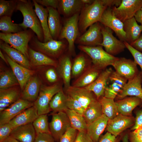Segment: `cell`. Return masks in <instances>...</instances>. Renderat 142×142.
<instances>
[{
  "instance_id": "obj_1",
  "label": "cell",
  "mask_w": 142,
  "mask_h": 142,
  "mask_svg": "<svg viewBox=\"0 0 142 142\" xmlns=\"http://www.w3.org/2000/svg\"><path fill=\"white\" fill-rule=\"evenodd\" d=\"M33 5L30 0H18L16 10L21 12L23 18V22L19 25L23 29L29 28L36 34L40 41L43 42L42 29Z\"/></svg>"
},
{
  "instance_id": "obj_2",
  "label": "cell",
  "mask_w": 142,
  "mask_h": 142,
  "mask_svg": "<svg viewBox=\"0 0 142 142\" xmlns=\"http://www.w3.org/2000/svg\"><path fill=\"white\" fill-rule=\"evenodd\" d=\"M108 7L102 0H94L90 4H84L79 17L78 26L80 36L90 26L99 22L103 13Z\"/></svg>"
},
{
  "instance_id": "obj_3",
  "label": "cell",
  "mask_w": 142,
  "mask_h": 142,
  "mask_svg": "<svg viewBox=\"0 0 142 142\" xmlns=\"http://www.w3.org/2000/svg\"><path fill=\"white\" fill-rule=\"evenodd\" d=\"M79 14L62 19L63 26L58 39L67 40L68 43V52L71 56L75 55L74 44L77 38L80 36L78 26Z\"/></svg>"
},
{
  "instance_id": "obj_4",
  "label": "cell",
  "mask_w": 142,
  "mask_h": 142,
  "mask_svg": "<svg viewBox=\"0 0 142 142\" xmlns=\"http://www.w3.org/2000/svg\"><path fill=\"white\" fill-rule=\"evenodd\" d=\"M78 48L90 57L94 66L102 70L109 66H112L118 58L108 53L100 45L89 47L78 45Z\"/></svg>"
},
{
  "instance_id": "obj_5",
  "label": "cell",
  "mask_w": 142,
  "mask_h": 142,
  "mask_svg": "<svg viewBox=\"0 0 142 142\" xmlns=\"http://www.w3.org/2000/svg\"><path fill=\"white\" fill-rule=\"evenodd\" d=\"M34 35L32 31L24 29L12 33H0V40L22 53L28 58V43Z\"/></svg>"
},
{
  "instance_id": "obj_6",
  "label": "cell",
  "mask_w": 142,
  "mask_h": 142,
  "mask_svg": "<svg viewBox=\"0 0 142 142\" xmlns=\"http://www.w3.org/2000/svg\"><path fill=\"white\" fill-rule=\"evenodd\" d=\"M39 51L51 58H60L68 50L67 40L53 39L46 42L40 41L34 35L30 42Z\"/></svg>"
},
{
  "instance_id": "obj_7",
  "label": "cell",
  "mask_w": 142,
  "mask_h": 142,
  "mask_svg": "<svg viewBox=\"0 0 142 142\" xmlns=\"http://www.w3.org/2000/svg\"><path fill=\"white\" fill-rule=\"evenodd\" d=\"M62 89L59 84L49 86H42L40 87L38 98L34 102L39 115L47 114L50 111L49 104L54 95Z\"/></svg>"
},
{
  "instance_id": "obj_8",
  "label": "cell",
  "mask_w": 142,
  "mask_h": 142,
  "mask_svg": "<svg viewBox=\"0 0 142 142\" xmlns=\"http://www.w3.org/2000/svg\"><path fill=\"white\" fill-rule=\"evenodd\" d=\"M49 125L51 134L57 142H59L62 136L71 127L69 118L64 111L53 113Z\"/></svg>"
},
{
  "instance_id": "obj_9",
  "label": "cell",
  "mask_w": 142,
  "mask_h": 142,
  "mask_svg": "<svg viewBox=\"0 0 142 142\" xmlns=\"http://www.w3.org/2000/svg\"><path fill=\"white\" fill-rule=\"evenodd\" d=\"M103 41L101 24L98 22L90 26L88 30L79 36L75 43L78 45L95 47L100 45Z\"/></svg>"
},
{
  "instance_id": "obj_10",
  "label": "cell",
  "mask_w": 142,
  "mask_h": 142,
  "mask_svg": "<svg viewBox=\"0 0 142 142\" xmlns=\"http://www.w3.org/2000/svg\"><path fill=\"white\" fill-rule=\"evenodd\" d=\"M142 7V0H122L118 7L112 9L114 15L123 23L133 17Z\"/></svg>"
},
{
  "instance_id": "obj_11",
  "label": "cell",
  "mask_w": 142,
  "mask_h": 142,
  "mask_svg": "<svg viewBox=\"0 0 142 142\" xmlns=\"http://www.w3.org/2000/svg\"><path fill=\"white\" fill-rule=\"evenodd\" d=\"M101 31L103 41L100 45L107 52L114 56L124 51L126 47L124 42L114 36L111 29L101 24Z\"/></svg>"
},
{
  "instance_id": "obj_12",
  "label": "cell",
  "mask_w": 142,
  "mask_h": 142,
  "mask_svg": "<svg viewBox=\"0 0 142 142\" xmlns=\"http://www.w3.org/2000/svg\"><path fill=\"white\" fill-rule=\"evenodd\" d=\"M99 22L113 31L120 40L126 42L123 23L114 15L110 7H108L104 10Z\"/></svg>"
},
{
  "instance_id": "obj_13",
  "label": "cell",
  "mask_w": 142,
  "mask_h": 142,
  "mask_svg": "<svg viewBox=\"0 0 142 142\" xmlns=\"http://www.w3.org/2000/svg\"><path fill=\"white\" fill-rule=\"evenodd\" d=\"M34 105V102L20 98L0 112V125L8 123L14 118L26 109Z\"/></svg>"
},
{
  "instance_id": "obj_14",
  "label": "cell",
  "mask_w": 142,
  "mask_h": 142,
  "mask_svg": "<svg viewBox=\"0 0 142 142\" xmlns=\"http://www.w3.org/2000/svg\"><path fill=\"white\" fill-rule=\"evenodd\" d=\"M112 66L116 72L128 81L133 78L139 72L134 60L124 57L118 58Z\"/></svg>"
},
{
  "instance_id": "obj_15",
  "label": "cell",
  "mask_w": 142,
  "mask_h": 142,
  "mask_svg": "<svg viewBox=\"0 0 142 142\" xmlns=\"http://www.w3.org/2000/svg\"><path fill=\"white\" fill-rule=\"evenodd\" d=\"M135 118L119 114L112 119H109L106 129L107 132L116 137L124 130L134 124Z\"/></svg>"
},
{
  "instance_id": "obj_16",
  "label": "cell",
  "mask_w": 142,
  "mask_h": 142,
  "mask_svg": "<svg viewBox=\"0 0 142 142\" xmlns=\"http://www.w3.org/2000/svg\"><path fill=\"white\" fill-rule=\"evenodd\" d=\"M127 81L124 78L113 71L107 81L104 96L114 99L121 92Z\"/></svg>"
},
{
  "instance_id": "obj_17",
  "label": "cell",
  "mask_w": 142,
  "mask_h": 142,
  "mask_svg": "<svg viewBox=\"0 0 142 142\" xmlns=\"http://www.w3.org/2000/svg\"><path fill=\"white\" fill-rule=\"evenodd\" d=\"M64 90L67 95L78 101L85 109L91 103L97 100L94 94L84 87L71 85Z\"/></svg>"
},
{
  "instance_id": "obj_18",
  "label": "cell",
  "mask_w": 142,
  "mask_h": 142,
  "mask_svg": "<svg viewBox=\"0 0 142 142\" xmlns=\"http://www.w3.org/2000/svg\"><path fill=\"white\" fill-rule=\"evenodd\" d=\"M142 75L141 72L133 79L128 81L121 92L117 96L120 99L128 96L137 97L141 99L142 107Z\"/></svg>"
},
{
  "instance_id": "obj_19",
  "label": "cell",
  "mask_w": 142,
  "mask_h": 142,
  "mask_svg": "<svg viewBox=\"0 0 142 142\" xmlns=\"http://www.w3.org/2000/svg\"><path fill=\"white\" fill-rule=\"evenodd\" d=\"M71 56L68 52L63 54L59 58L57 67L58 74L63 80L64 89L71 86L72 66Z\"/></svg>"
},
{
  "instance_id": "obj_20",
  "label": "cell",
  "mask_w": 142,
  "mask_h": 142,
  "mask_svg": "<svg viewBox=\"0 0 142 142\" xmlns=\"http://www.w3.org/2000/svg\"><path fill=\"white\" fill-rule=\"evenodd\" d=\"M113 70L111 68H106L103 70L97 79L92 83L85 87L92 92L97 99L104 96L108 80Z\"/></svg>"
},
{
  "instance_id": "obj_21",
  "label": "cell",
  "mask_w": 142,
  "mask_h": 142,
  "mask_svg": "<svg viewBox=\"0 0 142 142\" xmlns=\"http://www.w3.org/2000/svg\"><path fill=\"white\" fill-rule=\"evenodd\" d=\"M4 55L18 82L21 89L23 90L33 74V71L15 62L6 54Z\"/></svg>"
},
{
  "instance_id": "obj_22",
  "label": "cell",
  "mask_w": 142,
  "mask_h": 142,
  "mask_svg": "<svg viewBox=\"0 0 142 142\" xmlns=\"http://www.w3.org/2000/svg\"><path fill=\"white\" fill-rule=\"evenodd\" d=\"M84 5L82 0H59L57 9L64 18H67L80 13Z\"/></svg>"
},
{
  "instance_id": "obj_23",
  "label": "cell",
  "mask_w": 142,
  "mask_h": 142,
  "mask_svg": "<svg viewBox=\"0 0 142 142\" xmlns=\"http://www.w3.org/2000/svg\"><path fill=\"white\" fill-rule=\"evenodd\" d=\"M36 134L32 123L13 129L9 136L21 142H34Z\"/></svg>"
},
{
  "instance_id": "obj_24",
  "label": "cell",
  "mask_w": 142,
  "mask_h": 142,
  "mask_svg": "<svg viewBox=\"0 0 142 142\" xmlns=\"http://www.w3.org/2000/svg\"><path fill=\"white\" fill-rule=\"evenodd\" d=\"M102 71L92 64L74 81L71 86L77 87H86L94 82Z\"/></svg>"
},
{
  "instance_id": "obj_25",
  "label": "cell",
  "mask_w": 142,
  "mask_h": 142,
  "mask_svg": "<svg viewBox=\"0 0 142 142\" xmlns=\"http://www.w3.org/2000/svg\"><path fill=\"white\" fill-rule=\"evenodd\" d=\"M46 8L48 12V23L51 35L53 39L57 40L62 27V20L57 9Z\"/></svg>"
},
{
  "instance_id": "obj_26",
  "label": "cell",
  "mask_w": 142,
  "mask_h": 142,
  "mask_svg": "<svg viewBox=\"0 0 142 142\" xmlns=\"http://www.w3.org/2000/svg\"><path fill=\"white\" fill-rule=\"evenodd\" d=\"M38 116L36 109L33 106L22 112L8 123L13 129L20 126L32 123Z\"/></svg>"
},
{
  "instance_id": "obj_27",
  "label": "cell",
  "mask_w": 142,
  "mask_h": 142,
  "mask_svg": "<svg viewBox=\"0 0 142 142\" xmlns=\"http://www.w3.org/2000/svg\"><path fill=\"white\" fill-rule=\"evenodd\" d=\"M92 64L90 57L81 51L75 57L72 63L71 77L77 78Z\"/></svg>"
},
{
  "instance_id": "obj_28",
  "label": "cell",
  "mask_w": 142,
  "mask_h": 142,
  "mask_svg": "<svg viewBox=\"0 0 142 142\" xmlns=\"http://www.w3.org/2000/svg\"><path fill=\"white\" fill-rule=\"evenodd\" d=\"M34 10L39 20L44 35L43 42H46L53 39L49 28L48 23V12L46 8L38 3L35 0L32 1Z\"/></svg>"
},
{
  "instance_id": "obj_29",
  "label": "cell",
  "mask_w": 142,
  "mask_h": 142,
  "mask_svg": "<svg viewBox=\"0 0 142 142\" xmlns=\"http://www.w3.org/2000/svg\"><path fill=\"white\" fill-rule=\"evenodd\" d=\"M108 118L105 115L88 125L87 131L93 142H98L99 137L106 128Z\"/></svg>"
},
{
  "instance_id": "obj_30",
  "label": "cell",
  "mask_w": 142,
  "mask_h": 142,
  "mask_svg": "<svg viewBox=\"0 0 142 142\" xmlns=\"http://www.w3.org/2000/svg\"><path fill=\"white\" fill-rule=\"evenodd\" d=\"M0 48L13 61L27 69L30 68L28 58L22 53L1 40Z\"/></svg>"
},
{
  "instance_id": "obj_31",
  "label": "cell",
  "mask_w": 142,
  "mask_h": 142,
  "mask_svg": "<svg viewBox=\"0 0 142 142\" xmlns=\"http://www.w3.org/2000/svg\"><path fill=\"white\" fill-rule=\"evenodd\" d=\"M120 114L127 116H132L133 110L137 106L140 107L142 101L139 98L134 96L124 98L115 102Z\"/></svg>"
},
{
  "instance_id": "obj_32",
  "label": "cell",
  "mask_w": 142,
  "mask_h": 142,
  "mask_svg": "<svg viewBox=\"0 0 142 142\" xmlns=\"http://www.w3.org/2000/svg\"><path fill=\"white\" fill-rule=\"evenodd\" d=\"M123 29L126 37V42L130 44L138 39L142 32V26L138 24L133 17L125 21Z\"/></svg>"
},
{
  "instance_id": "obj_33",
  "label": "cell",
  "mask_w": 142,
  "mask_h": 142,
  "mask_svg": "<svg viewBox=\"0 0 142 142\" xmlns=\"http://www.w3.org/2000/svg\"><path fill=\"white\" fill-rule=\"evenodd\" d=\"M38 79L31 77L26 83L21 94L22 98L34 102L37 99L40 87Z\"/></svg>"
},
{
  "instance_id": "obj_34",
  "label": "cell",
  "mask_w": 142,
  "mask_h": 142,
  "mask_svg": "<svg viewBox=\"0 0 142 142\" xmlns=\"http://www.w3.org/2000/svg\"><path fill=\"white\" fill-rule=\"evenodd\" d=\"M20 95L19 91L16 88L0 89V112L20 99Z\"/></svg>"
},
{
  "instance_id": "obj_35",
  "label": "cell",
  "mask_w": 142,
  "mask_h": 142,
  "mask_svg": "<svg viewBox=\"0 0 142 142\" xmlns=\"http://www.w3.org/2000/svg\"><path fill=\"white\" fill-rule=\"evenodd\" d=\"M103 114L101 104L99 100L97 99L88 106L85 109L83 116L88 125Z\"/></svg>"
},
{
  "instance_id": "obj_36",
  "label": "cell",
  "mask_w": 142,
  "mask_h": 142,
  "mask_svg": "<svg viewBox=\"0 0 142 142\" xmlns=\"http://www.w3.org/2000/svg\"><path fill=\"white\" fill-rule=\"evenodd\" d=\"M28 54L31 62L34 65H50L57 67V63L55 60L31 48H28Z\"/></svg>"
},
{
  "instance_id": "obj_37",
  "label": "cell",
  "mask_w": 142,
  "mask_h": 142,
  "mask_svg": "<svg viewBox=\"0 0 142 142\" xmlns=\"http://www.w3.org/2000/svg\"><path fill=\"white\" fill-rule=\"evenodd\" d=\"M67 96L63 89L52 98L49 104L50 110L53 113L64 111L68 109L67 106Z\"/></svg>"
},
{
  "instance_id": "obj_38",
  "label": "cell",
  "mask_w": 142,
  "mask_h": 142,
  "mask_svg": "<svg viewBox=\"0 0 142 142\" xmlns=\"http://www.w3.org/2000/svg\"><path fill=\"white\" fill-rule=\"evenodd\" d=\"M101 104L103 114L110 119L120 113L114 99L103 96L99 99Z\"/></svg>"
},
{
  "instance_id": "obj_39",
  "label": "cell",
  "mask_w": 142,
  "mask_h": 142,
  "mask_svg": "<svg viewBox=\"0 0 142 142\" xmlns=\"http://www.w3.org/2000/svg\"><path fill=\"white\" fill-rule=\"evenodd\" d=\"M65 112L69 118L72 127L78 131L87 130L88 125L82 115L68 109Z\"/></svg>"
},
{
  "instance_id": "obj_40",
  "label": "cell",
  "mask_w": 142,
  "mask_h": 142,
  "mask_svg": "<svg viewBox=\"0 0 142 142\" xmlns=\"http://www.w3.org/2000/svg\"><path fill=\"white\" fill-rule=\"evenodd\" d=\"M23 30L19 24L13 23L11 17H1L0 18V30L4 33H12L18 32Z\"/></svg>"
},
{
  "instance_id": "obj_41",
  "label": "cell",
  "mask_w": 142,
  "mask_h": 142,
  "mask_svg": "<svg viewBox=\"0 0 142 142\" xmlns=\"http://www.w3.org/2000/svg\"><path fill=\"white\" fill-rule=\"evenodd\" d=\"M18 84V82L12 71H6L1 73L0 89H8Z\"/></svg>"
},
{
  "instance_id": "obj_42",
  "label": "cell",
  "mask_w": 142,
  "mask_h": 142,
  "mask_svg": "<svg viewBox=\"0 0 142 142\" xmlns=\"http://www.w3.org/2000/svg\"><path fill=\"white\" fill-rule=\"evenodd\" d=\"M48 120L47 114H42L39 115L32 123L36 134L43 133L51 134Z\"/></svg>"
},
{
  "instance_id": "obj_43",
  "label": "cell",
  "mask_w": 142,
  "mask_h": 142,
  "mask_svg": "<svg viewBox=\"0 0 142 142\" xmlns=\"http://www.w3.org/2000/svg\"><path fill=\"white\" fill-rule=\"evenodd\" d=\"M18 0H0V17H11L14 11L16 10Z\"/></svg>"
},
{
  "instance_id": "obj_44",
  "label": "cell",
  "mask_w": 142,
  "mask_h": 142,
  "mask_svg": "<svg viewBox=\"0 0 142 142\" xmlns=\"http://www.w3.org/2000/svg\"><path fill=\"white\" fill-rule=\"evenodd\" d=\"M126 48L131 53L134 59V61L139 65L141 69V73L142 76V53L133 47L126 42H124ZM142 83V77L141 79Z\"/></svg>"
},
{
  "instance_id": "obj_45",
  "label": "cell",
  "mask_w": 142,
  "mask_h": 142,
  "mask_svg": "<svg viewBox=\"0 0 142 142\" xmlns=\"http://www.w3.org/2000/svg\"><path fill=\"white\" fill-rule=\"evenodd\" d=\"M67 96L68 109L73 110L83 115L85 108L78 101L68 96Z\"/></svg>"
},
{
  "instance_id": "obj_46",
  "label": "cell",
  "mask_w": 142,
  "mask_h": 142,
  "mask_svg": "<svg viewBox=\"0 0 142 142\" xmlns=\"http://www.w3.org/2000/svg\"><path fill=\"white\" fill-rule=\"evenodd\" d=\"M78 132L71 127H70L62 136L59 142H74Z\"/></svg>"
},
{
  "instance_id": "obj_47",
  "label": "cell",
  "mask_w": 142,
  "mask_h": 142,
  "mask_svg": "<svg viewBox=\"0 0 142 142\" xmlns=\"http://www.w3.org/2000/svg\"><path fill=\"white\" fill-rule=\"evenodd\" d=\"M12 130L8 123L0 125V142H2L9 136Z\"/></svg>"
},
{
  "instance_id": "obj_48",
  "label": "cell",
  "mask_w": 142,
  "mask_h": 142,
  "mask_svg": "<svg viewBox=\"0 0 142 142\" xmlns=\"http://www.w3.org/2000/svg\"><path fill=\"white\" fill-rule=\"evenodd\" d=\"M130 142H142V129L133 130L128 134Z\"/></svg>"
},
{
  "instance_id": "obj_49",
  "label": "cell",
  "mask_w": 142,
  "mask_h": 142,
  "mask_svg": "<svg viewBox=\"0 0 142 142\" xmlns=\"http://www.w3.org/2000/svg\"><path fill=\"white\" fill-rule=\"evenodd\" d=\"M50 134L43 133L36 134L34 142H55Z\"/></svg>"
},
{
  "instance_id": "obj_50",
  "label": "cell",
  "mask_w": 142,
  "mask_h": 142,
  "mask_svg": "<svg viewBox=\"0 0 142 142\" xmlns=\"http://www.w3.org/2000/svg\"><path fill=\"white\" fill-rule=\"evenodd\" d=\"M135 114L134 123L131 129L132 130L142 129V109L136 110Z\"/></svg>"
},
{
  "instance_id": "obj_51",
  "label": "cell",
  "mask_w": 142,
  "mask_h": 142,
  "mask_svg": "<svg viewBox=\"0 0 142 142\" xmlns=\"http://www.w3.org/2000/svg\"><path fill=\"white\" fill-rule=\"evenodd\" d=\"M122 137H116L107 132L101 137L98 142H119Z\"/></svg>"
},
{
  "instance_id": "obj_52",
  "label": "cell",
  "mask_w": 142,
  "mask_h": 142,
  "mask_svg": "<svg viewBox=\"0 0 142 142\" xmlns=\"http://www.w3.org/2000/svg\"><path fill=\"white\" fill-rule=\"evenodd\" d=\"M74 142H93L87 131H78Z\"/></svg>"
},
{
  "instance_id": "obj_53",
  "label": "cell",
  "mask_w": 142,
  "mask_h": 142,
  "mask_svg": "<svg viewBox=\"0 0 142 142\" xmlns=\"http://www.w3.org/2000/svg\"><path fill=\"white\" fill-rule=\"evenodd\" d=\"M39 4L47 7H51L57 9L59 0H35Z\"/></svg>"
},
{
  "instance_id": "obj_54",
  "label": "cell",
  "mask_w": 142,
  "mask_h": 142,
  "mask_svg": "<svg viewBox=\"0 0 142 142\" xmlns=\"http://www.w3.org/2000/svg\"><path fill=\"white\" fill-rule=\"evenodd\" d=\"M46 78L48 82L53 83L56 82L58 79V77L55 70L52 68L48 69L45 74Z\"/></svg>"
},
{
  "instance_id": "obj_55",
  "label": "cell",
  "mask_w": 142,
  "mask_h": 142,
  "mask_svg": "<svg viewBox=\"0 0 142 142\" xmlns=\"http://www.w3.org/2000/svg\"><path fill=\"white\" fill-rule=\"evenodd\" d=\"M130 44L137 50L142 51V34L138 39Z\"/></svg>"
},
{
  "instance_id": "obj_56",
  "label": "cell",
  "mask_w": 142,
  "mask_h": 142,
  "mask_svg": "<svg viewBox=\"0 0 142 142\" xmlns=\"http://www.w3.org/2000/svg\"><path fill=\"white\" fill-rule=\"evenodd\" d=\"M134 17L136 21L141 24L142 26V10H140L135 14Z\"/></svg>"
},
{
  "instance_id": "obj_57",
  "label": "cell",
  "mask_w": 142,
  "mask_h": 142,
  "mask_svg": "<svg viewBox=\"0 0 142 142\" xmlns=\"http://www.w3.org/2000/svg\"><path fill=\"white\" fill-rule=\"evenodd\" d=\"M2 142H21L10 136H8Z\"/></svg>"
},
{
  "instance_id": "obj_58",
  "label": "cell",
  "mask_w": 142,
  "mask_h": 142,
  "mask_svg": "<svg viewBox=\"0 0 142 142\" xmlns=\"http://www.w3.org/2000/svg\"><path fill=\"white\" fill-rule=\"evenodd\" d=\"M122 140L123 142H129L128 134H126L123 136Z\"/></svg>"
},
{
  "instance_id": "obj_59",
  "label": "cell",
  "mask_w": 142,
  "mask_h": 142,
  "mask_svg": "<svg viewBox=\"0 0 142 142\" xmlns=\"http://www.w3.org/2000/svg\"><path fill=\"white\" fill-rule=\"evenodd\" d=\"M94 0H82L84 4H90L93 3Z\"/></svg>"
},
{
  "instance_id": "obj_60",
  "label": "cell",
  "mask_w": 142,
  "mask_h": 142,
  "mask_svg": "<svg viewBox=\"0 0 142 142\" xmlns=\"http://www.w3.org/2000/svg\"><path fill=\"white\" fill-rule=\"evenodd\" d=\"M0 56L2 59L5 62L8 63L4 55L3 54L1 50H0Z\"/></svg>"
},
{
  "instance_id": "obj_61",
  "label": "cell",
  "mask_w": 142,
  "mask_h": 142,
  "mask_svg": "<svg viewBox=\"0 0 142 142\" xmlns=\"http://www.w3.org/2000/svg\"><path fill=\"white\" fill-rule=\"evenodd\" d=\"M141 10H142V7L141 8Z\"/></svg>"
}]
</instances>
